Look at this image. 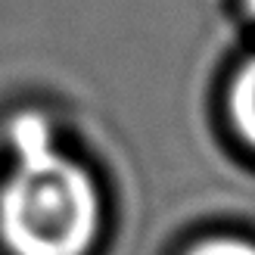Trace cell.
Instances as JSON below:
<instances>
[{
    "label": "cell",
    "mask_w": 255,
    "mask_h": 255,
    "mask_svg": "<svg viewBox=\"0 0 255 255\" xmlns=\"http://www.w3.org/2000/svg\"><path fill=\"white\" fill-rule=\"evenodd\" d=\"M227 116L237 134L255 149V56L234 75L231 94H227Z\"/></svg>",
    "instance_id": "7a4b0ae2"
},
{
    "label": "cell",
    "mask_w": 255,
    "mask_h": 255,
    "mask_svg": "<svg viewBox=\"0 0 255 255\" xmlns=\"http://www.w3.org/2000/svg\"><path fill=\"white\" fill-rule=\"evenodd\" d=\"M246 6H249V12L255 16V0H246Z\"/></svg>",
    "instance_id": "277c9868"
},
{
    "label": "cell",
    "mask_w": 255,
    "mask_h": 255,
    "mask_svg": "<svg viewBox=\"0 0 255 255\" xmlns=\"http://www.w3.org/2000/svg\"><path fill=\"white\" fill-rule=\"evenodd\" d=\"M184 255H255V243L243 237H209Z\"/></svg>",
    "instance_id": "3957f363"
},
{
    "label": "cell",
    "mask_w": 255,
    "mask_h": 255,
    "mask_svg": "<svg viewBox=\"0 0 255 255\" xmlns=\"http://www.w3.org/2000/svg\"><path fill=\"white\" fill-rule=\"evenodd\" d=\"M12 168L0 187V243L9 255H87L103 231L91 171L59 152L37 112L9 122Z\"/></svg>",
    "instance_id": "6da1fadb"
}]
</instances>
